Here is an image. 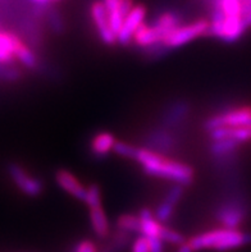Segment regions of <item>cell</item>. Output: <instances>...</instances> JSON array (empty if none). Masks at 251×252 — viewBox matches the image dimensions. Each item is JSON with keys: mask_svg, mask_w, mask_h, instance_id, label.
I'll return each mask as SVG.
<instances>
[{"mask_svg": "<svg viewBox=\"0 0 251 252\" xmlns=\"http://www.w3.org/2000/svg\"><path fill=\"white\" fill-rule=\"evenodd\" d=\"M178 140L173 131H169L167 128L158 127L143 137V147H146L154 153L162 154H171L172 151L176 150Z\"/></svg>", "mask_w": 251, "mask_h": 252, "instance_id": "7", "label": "cell"}, {"mask_svg": "<svg viewBox=\"0 0 251 252\" xmlns=\"http://www.w3.org/2000/svg\"><path fill=\"white\" fill-rule=\"evenodd\" d=\"M99 252H115L114 250L111 249V246L109 245V243H107V245H104V246L102 247V249L99 250Z\"/></svg>", "mask_w": 251, "mask_h": 252, "instance_id": "31", "label": "cell"}, {"mask_svg": "<svg viewBox=\"0 0 251 252\" xmlns=\"http://www.w3.org/2000/svg\"><path fill=\"white\" fill-rule=\"evenodd\" d=\"M187 243L192 251L214 250V251L226 252L250 245L251 234L245 233L240 229H229L222 227L196 234L190 238Z\"/></svg>", "mask_w": 251, "mask_h": 252, "instance_id": "2", "label": "cell"}, {"mask_svg": "<svg viewBox=\"0 0 251 252\" xmlns=\"http://www.w3.org/2000/svg\"><path fill=\"white\" fill-rule=\"evenodd\" d=\"M115 144H117V140L110 132L102 131L91 138L90 151H91L94 157L98 158V159H102V158L109 155L111 151H114Z\"/></svg>", "mask_w": 251, "mask_h": 252, "instance_id": "15", "label": "cell"}, {"mask_svg": "<svg viewBox=\"0 0 251 252\" xmlns=\"http://www.w3.org/2000/svg\"><path fill=\"white\" fill-rule=\"evenodd\" d=\"M83 204L89 209L102 206V189H100L99 185L92 183L91 186L87 187V192H86V197Z\"/></svg>", "mask_w": 251, "mask_h": 252, "instance_id": "22", "label": "cell"}, {"mask_svg": "<svg viewBox=\"0 0 251 252\" xmlns=\"http://www.w3.org/2000/svg\"><path fill=\"white\" fill-rule=\"evenodd\" d=\"M90 12H91V17L92 21H94V25H95L96 32H98L99 37H100L103 44L108 45V46L118 44L117 35L111 30L110 23H109L108 13H107V9H105L104 3L103 1L92 3Z\"/></svg>", "mask_w": 251, "mask_h": 252, "instance_id": "8", "label": "cell"}, {"mask_svg": "<svg viewBox=\"0 0 251 252\" xmlns=\"http://www.w3.org/2000/svg\"><path fill=\"white\" fill-rule=\"evenodd\" d=\"M240 145H241L240 142L229 138L212 140L209 153L216 163H219L222 166L233 165L236 163V155Z\"/></svg>", "mask_w": 251, "mask_h": 252, "instance_id": "11", "label": "cell"}, {"mask_svg": "<svg viewBox=\"0 0 251 252\" xmlns=\"http://www.w3.org/2000/svg\"><path fill=\"white\" fill-rule=\"evenodd\" d=\"M115 228H117V229L124 230V232H128V233L140 234V218H139V215L134 214L119 215V217L117 218V220H115Z\"/></svg>", "mask_w": 251, "mask_h": 252, "instance_id": "19", "label": "cell"}, {"mask_svg": "<svg viewBox=\"0 0 251 252\" xmlns=\"http://www.w3.org/2000/svg\"><path fill=\"white\" fill-rule=\"evenodd\" d=\"M244 22H245V25L248 26V29L249 27H251V9L244 14Z\"/></svg>", "mask_w": 251, "mask_h": 252, "instance_id": "30", "label": "cell"}, {"mask_svg": "<svg viewBox=\"0 0 251 252\" xmlns=\"http://www.w3.org/2000/svg\"><path fill=\"white\" fill-rule=\"evenodd\" d=\"M136 149H137V146H134V145L128 144V142L117 141V144H115V146H114V153L122 158L134 160Z\"/></svg>", "mask_w": 251, "mask_h": 252, "instance_id": "23", "label": "cell"}, {"mask_svg": "<svg viewBox=\"0 0 251 252\" xmlns=\"http://www.w3.org/2000/svg\"><path fill=\"white\" fill-rule=\"evenodd\" d=\"M30 1L35 4L36 6H38V8H46L54 0H30Z\"/></svg>", "mask_w": 251, "mask_h": 252, "instance_id": "28", "label": "cell"}, {"mask_svg": "<svg viewBox=\"0 0 251 252\" xmlns=\"http://www.w3.org/2000/svg\"><path fill=\"white\" fill-rule=\"evenodd\" d=\"M103 3H104L105 9H107V13H108L109 23H110L111 30L118 36L122 26H123L124 19H126L121 12L122 0H103Z\"/></svg>", "mask_w": 251, "mask_h": 252, "instance_id": "18", "label": "cell"}, {"mask_svg": "<svg viewBox=\"0 0 251 252\" xmlns=\"http://www.w3.org/2000/svg\"><path fill=\"white\" fill-rule=\"evenodd\" d=\"M72 252H99L98 247L92 241L82 240L78 241L72 249Z\"/></svg>", "mask_w": 251, "mask_h": 252, "instance_id": "26", "label": "cell"}, {"mask_svg": "<svg viewBox=\"0 0 251 252\" xmlns=\"http://www.w3.org/2000/svg\"><path fill=\"white\" fill-rule=\"evenodd\" d=\"M132 241H134L132 240V233L115 228L114 232H111L110 237H109L108 243L115 252H121L124 251L128 246H131Z\"/></svg>", "mask_w": 251, "mask_h": 252, "instance_id": "20", "label": "cell"}, {"mask_svg": "<svg viewBox=\"0 0 251 252\" xmlns=\"http://www.w3.org/2000/svg\"><path fill=\"white\" fill-rule=\"evenodd\" d=\"M134 160L146 176L166 179L181 186H188L194 182L195 172L188 164L154 153L146 147H137Z\"/></svg>", "mask_w": 251, "mask_h": 252, "instance_id": "1", "label": "cell"}, {"mask_svg": "<svg viewBox=\"0 0 251 252\" xmlns=\"http://www.w3.org/2000/svg\"><path fill=\"white\" fill-rule=\"evenodd\" d=\"M46 16H48L49 25L53 29V31H55L57 33H61L63 31V22H62L59 13L55 12V10H50L48 8L46 9Z\"/></svg>", "mask_w": 251, "mask_h": 252, "instance_id": "24", "label": "cell"}, {"mask_svg": "<svg viewBox=\"0 0 251 252\" xmlns=\"http://www.w3.org/2000/svg\"><path fill=\"white\" fill-rule=\"evenodd\" d=\"M190 112V102L186 100H176L164 109L160 118V127L167 128L169 131L179 127L183 125V122L187 121Z\"/></svg>", "mask_w": 251, "mask_h": 252, "instance_id": "9", "label": "cell"}, {"mask_svg": "<svg viewBox=\"0 0 251 252\" xmlns=\"http://www.w3.org/2000/svg\"><path fill=\"white\" fill-rule=\"evenodd\" d=\"M151 252H164V242L160 238H147Z\"/></svg>", "mask_w": 251, "mask_h": 252, "instance_id": "27", "label": "cell"}, {"mask_svg": "<svg viewBox=\"0 0 251 252\" xmlns=\"http://www.w3.org/2000/svg\"><path fill=\"white\" fill-rule=\"evenodd\" d=\"M89 219L91 229L99 240H107L111 234L110 223L103 206L89 209Z\"/></svg>", "mask_w": 251, "mask_h": 252, "instance_id": "14", "label": "cell"}, {"mask_svg": "<svg viewBox=\"0 0 251 252\" xmlns=\"http://www.w3.org/2000/svg\"><path fill=\"white\" fill-rule=\"evenodd\" d=\"M8 173L17 189L29 197H38L44 191V182L37 177L32 176L23 166L16 163L8 165Z\"/></svg>", "mask_w": 251, "mask_h": 252, "instance_id": "6", "label": "cell"}, {"mask_svg": "<svg viewBox=\"0 0 251 252\" xmlns=\"http://www.w3.org/2000/svg\"><path fill=\"white\" fill-rule=\"evenodd\" d=\"M54 178L58 187H61L64 192H67L68 195H71L73 198L78 200V201H85L87 187H85L77 179V177L74 176L73 173H71L67 169H58L55 172Z\"/></svg>", "mask_w": 251, "mask_h": 252, "instance_id": "13", "label": "cell"}, {"mask_svg": "<svg viewBox=\"0 0 251 252\" xmlns=\"http://www.w3.org/2000/svg\"><path fill=\"white\" fill-rule=\"evenodd\" d=\"M160 41H162V36L159 32L156 31L153 25H146V23H143L134 36V42L143 50Z\"/></svg>", "mask_w": 251, "mask_h": 252, "instance_id": "17", "label": "cell"}, {"mask_svg": "<svg viewBox=\"0 0 251 252\" xmlns=\"http://www.w3.org/2000/svg\"><path fill=\"white\" fill-rule=\"evenodd\" d=\"M131 252H151V250H150V243L146 237H136L132 241V243H131Z\"/></svg>", "mask_w": 251, "mask_h": 252, "instance_id": "25", "label": "cell"}, {"mask_svg": "<svg viewBox=\"0 0 251 252\" xmlns=\"http://www.w3.org/2000/svg\"><path fill=\"white\" fill-rule=\"evenodd\" d=\"M208 134H209V137L212 140L229 138V140H235L242 145L251 141V126H246V127L216 128V129L208 132Z\"/></svg>", "mask_w": 251, "mask_h": 252, "instance_id": "16", "label": "cell"}, {"mask_svg": "<svg viewBox=\"0 0 251 252\" xmlns=\"http://www.w3.org/2000/svg\"><path fill=\"white\" fill-rule=\"evenodd\" d=\"M145 14H146V9L143 5H135L134 9L131 10L127 18L124 19L123 26H122L121 31L118 33L117 40L118 44L121 45H128L134 40V36L136 31L139 30L141 25L143 23L145 19Z\"/></svg>", "mask_w": 251, "mask_h": 252, "instance_id": "12", "label": "cell"}, {"mask_svg": "<svg viewBox=\"0 0 251 252\" xmlns=\"http://www.w3.org/2000/svg\"><path fill=\"white\" fill-rule=\"evenodd\" d=\"M249 214V205L244 193L236 192L227 196L214 210L216 221L223 228L239 229Z\"/></svg>", "mask_w": 251, "mask_h": 252, "instance_id": "3", "label": "cell"}, {"mask_svg": "<svg viewBox=\"0 0 251 252\" xmlns=\"http://www.w3.org/2000/svg\"><path fill=\"white\" fill-rule=\"evenodd\" d=\"M183 192L184 186L181 185H173L168 189V192L163 197L162 201L159 202V205L156 206L155 213H154L155 218L160 223L166 224L171 220L173 214H175L178 202L181 201L182 196H183Z\"/></svg>", "mask_w": 251, "mask_h": 252, "instance_id": "10", "label": "cell"}, {"mask_svg": "<svg viewBox=\"0 0 251 252\" xmlns=\"http://www.w3.org/2000/svg\"><path fill=\"white\" fill-rule=\"evenodd\" d=\"M177 252H194V251H192V249L190 247V245L186 242V243H183V245H181V246L178 247Z\"/></svg>", "mask_w": 251, "mask_h": 252, "instance_id": "29", "label": "cell"}, {"mask_svg": "<svg viewBox=\"0 0 251 252\" xmlns=\"http://www.w3.org/2000/svg\"><path fill=\"white\" fill-rule=\"evenodd\" d=\"M251 126V106H236L214 114L204 122L205 131L210 132L223 127H246Z\"/></svg>", "mask_w": 251, "mask_h": 252, "instance_id": "4", "label": "cell"}, {"mask_svg": "<svg viewBox=\"0 0 251 252\" xmlns=\"http://www.w3.org/2000/svg\"><path fill=\"white\" fill-rule=\"evenodd\" d=\"M210 22L205 19H199L188 25L179 26L175 31H172L164 40L163 44L168 50H175V49L181 48L188 42L194 41L195 38H199L204 35L209 33Z\"/></svg>", "mask_w": 251, "mask_h": 252, "instance_id": "5", "label": "cell"}, {"mask_svg": "<svg viewBox=\"0 0 251 252\" xmlns=\"http://www.w3.org/2000/svg\"><path fill=\"white\" fill-rule=\"evenodd\" d=\"M160 238L164 243H168V245H175V246H181L183 243H186L184 241L183 234H181L177 230L172 229V228L167 227L166 224L162 227V232H160Z\"/></svg>", "mask_w": 251, "mask_h": 252, "instance_id": "21", "label": "cell"}]
</instances>
